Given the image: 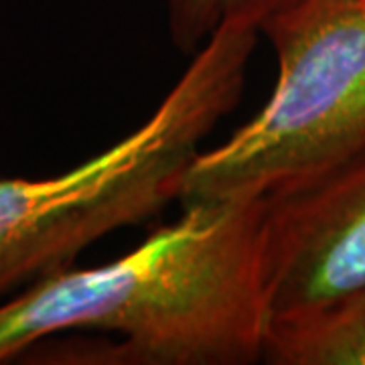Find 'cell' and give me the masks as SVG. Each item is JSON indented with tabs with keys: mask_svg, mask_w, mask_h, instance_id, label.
Listing matches in <instances>:
<instances>
[{
	"mask_svg": "<svg viewBox=\"0 0 365 365\" xmlns=\"http://www.w3.org/2000/svg\"><path fill=\"white\" fill-rule=\"evenodd\" d=\"M260 31L278 63L272 93L197 155L182 205L266 199L365 148V0H288Z\"/></svg>",
	"mask_w": 365,
	"mask_h": 365,
	"instance_id": "cell-3",
	"label": "cell"
},
{
	"mask_svg": "<svg viewBox=\"0 0 365 365\" xmlns=\"http://www.w3.org/2000/svg\"><path fill=\"white\" fill-rule=\"evenodd\" d=\"M270 302L264 199L182 205L116 260L41 278L0 304V364L67 331L120 337L100 364L248 365L264 359Z\"/></svg>",
	"mask_w": 365,
	"mask_h": 365,
	"instance_id": "cell-1",
	"label": "cell"
},
{
	"mask_svg": "<svg viewBox=\"0 0 365 365\" xmlns=\"http://www.w3.org/2000/svg\"><path fill=\"white\" fill-rule=\"evenodd\" d=\"M288 0H170L169 33L175 47L193 53L225 23L250 21L260 25Z\"/></svg>",
	"mask_w": 365,
	"mask_h": 365,
	"instance_id": "cell-6",
	"label": "cell"
},
{
	"mask_svg": "<svg viewBox=\"0 0 365 365\" xmlns=\"http://www.w3.org/2000/svg\"><path fill=\"white\" fill-rule=\"evenodd\" d=\"M274 365H365V287L268 327Z\"/></svg>",
	"mask_w": 365,
	"mask_h": 365,
	"instance_id": "cell-5",
	"label": "cell"
},
{
	"mask_svg": "<svg viewBox=\"0 0 365 365\" xmlns=\"http://www.w3.org/2000/svg\"><path fill=\"white\" fill-rule=\"evenodd\" d=\"M258 33L246 21L220 26L155 112L96 157L55 177L0 179V297L181 197L199 144L240 102Z\"/></svg>",
	"mask_w": 365,
	"mask_h": 365,
	"instance_id": "cell-2",
	"label": "cell"
},
{
	"mask_svg": "<svg viewBox=\"0 0 365 365\" xmlns=\"http://www.w3.org/2000/svg\"><path fill=\"white\" fill-rule=\"evenodd\" d=\"M270 323L365 287V148L264 199Z\"/></svg>",
	"mask_w": 365,
	"mask_h": 365,
	"instance_id": "cell-4",
	"label": "cell"
}]
</instances>
